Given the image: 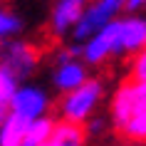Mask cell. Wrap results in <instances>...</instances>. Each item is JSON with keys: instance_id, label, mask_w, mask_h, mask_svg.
<instances>
[{"instance_id": "14", "label": "cell", "mask_w": 146, "mask_h": 146, "mask_svg": "<svg viewBox=\"0 0 146 146\" xmlns=\"http://www.w3.org/2000/svg\"><path fill=\"white\" fill-rule=\"evenodd\" d=\"M126 77L139 79V82H146V50L131 54L129 57V74Z\"/></svg>"}, {"instance_id": "3", "label": "cell", "mask_w": 146, "mask_h": 146, "mask_svg": "<svg viewBox=\"0 0 146 146\" xmlns=\"http://www.w3.org/2000/svg\"><path fill=\"white\" fill-rule=\"evenodd\" d=\"M47 60H50V84L57 97L69 89H77L92 77V67L82 60L79 45L69 40L60 42L52 52H47Z\"/></svg>"}, {"instance_id": "11", "label": "cell", "mask_w": 146, "mask_h": 146, "mask_svg": "<svg viewBox=\"0 0 146 146\" xmlns=\"http://www.w3.org/2000/svg\"><path fill=\"white\" fill-rule=\"evenodd\" d=\"M25 20L15 8H10L5 0H0V45H5L8 40L23 35Z\"/></svg>"}, {"instance_id": "2", "label": "cell", "mask_w": 146, "mask_h": 146, "mask_svg": "<svg viewBox=\"0 0 146 146\" xmlns=\"http://www.w3.org/2000/svg\"><path fill=\"white\" fill-rule=\"evenodd\" d=\"M104 99H107V82L92 74L84 84H79L77 89H69L54 99V114H57V119L84 126L89 116L102 111Z\"/></svg>"}, {"instance_id": "16", "label": "cell", "mask_w": 146, "mask_h": 146, "mask_svg": "<svg viewBox=\"0 0 146 146\" xmlns=\"http://www.w3.org/2000/svg\"><path fill=\"white\" fill-rule=\"evenodd\" d=\"M10 114V99H5V97H0V124L5 121V116Z\"/></svg>"}, {"instance_id": "15", "label": "cell", "mask_w": 146, "mask_h": 146, "mask_svg": "<svg viewBox=\"0 0 146 146\" xmlns=\"http://www.w3.org/2000/svg\"><path fill=\"white\" fill-rule=\"evenodd\" d=\"M146 0H126V13H144Z\"/></svg>"}, {"instance_id": "1", "label": "cell", "mask_w": 146, "mask_h": 146, "mask_svg": "<svg viewBox=\"0 0 146 146\" xmlns=\"http://www.w3.org/2000/svg\"><path fill=\"white\" fill-rule=\"evenodd\" d=\"M107 114L111 131L124 144L146 146V82L121 79L109 97Z\"/></svg>"}, {"instance_id": "5", "label": "cell", "mask_w": 146, "mask_h": 146, "mask_svg": "<svg viewBox=\"0 0 146 146\" xmlns=\"http://www.w3.org/2000/svg\"><path fill=\"white\" fill-rule=\"evenodd\" d=\"M124 13H126V0H89V5L84 8L79 23L74 25V30L69 35V42L82 45L89 35H94L97 30H102L104 25H109Z\"/></svg>"}, {"instance_id": "7", "label": "cell", "mask_w": 146, "mask_h": 146, "mask_svg": "<svg viewBox=\"0 0 146 146\" xmlns=\"http://www.w3.org/2000/svg\"><path fill=\"white\" fill-rule=\"evenodd\" d=\"M89 5V0H52L50 5V15H47V32L54 42H64L69 40L74 25Z\"/></svg>"}, {"instance_id": "4", "label": "cell", "mask_w": 146, "mask_h": 146, "mask_svg": "<svg viewBox=\"0 0 146 146\" xmlns=\"http://www.w3.org/2000/svg\"><path fill=\"white\" fill-rule=\"evenodd\" d=\"M47 60V52L35 42L23 35L8 40L5 45H0V67L8 69L17 82H27L37 74L42 62Z\"/></svg>"}, {"instance_id": "8", "label": "cell", "mask_w": 146, "mask_h": 146, "mask_svg": "<svg viewBox=\"0 0 146 146\" xmlns=\"http://www.w3.org/2000/svg\"><path fill=\"white\" fill-rule=\"evenodd\" d=\"M121 42H124V57L146 50V15L144 13H124L121 17Z\"/></svg>"}, {"instance_id": "13", "label": "cell", "mask_w": 146, "mask_h": 146, "mask_svg": "<svg viewBox=\"0 0 146 146\" xmlns=\"http://www.w3.org/2000/svg\"><path fill=\"white\" fill-rule=\"evenodd\" d=\"M107 129H111V121H109V114H102V111H97L94 116H89L84 121V131L89 139L107 134Z\"/></svg>"}, {"instance_id": "12", "label": "cell", "mask_w": 146, "mask_h": 146, "mask_svg": "<svg viewBox=\"0 0 146 146\" xmlns=\"http://www.w3.org/2000/svg\"><path fill=\"white\" fill-rule=\"evenodd\" d=\"M54 121H57V114H45V116H37V119H30L23 146H42L52 134Z\"/></svg>"}, {"instance_id": "6", "label": "cell", "mask_w": 146, "mask_h": 146, "mask_svg": "<svg viewBox=\"0 0 146 146\" xmlns=\"http://www.w3.org/2000/svg\"><path fill=\"white\" fill-rule=\"evenodd\" d=\"M10 111L25 119H37L45 114H54V99L42 84L35 82H20L10 97Z\"/></svg>"}, {"instance_id": "9", "label": "cell", "mask_w": 146, "mask_h": 146, "mask_svg": "<svg viewBox=\"0 0 146 146\" xmlns=\"http://www.w3.org/2000/svg\"><path fill=\"white\" fill-rule=\"evenodd\" d=\"M87 141H89V136H87L82 124H72V121H64V119H57L50 139L42 146H87Z\"/></svg>"}, {"instance_id": "10", "label": "cell", "mask_w": 146, "mask_h": 146, "mask_svg": "<svg viewBox=\"0 0 146 146\" xmlns=\"http://www.w3.org/2000/svg\"><path fill=\"white\" fill-rule=\"evenodd\" d=\"M27 126H30V119L10 111L5 121L0 124V146H23Z\"/></svg>"}]
</instances>
